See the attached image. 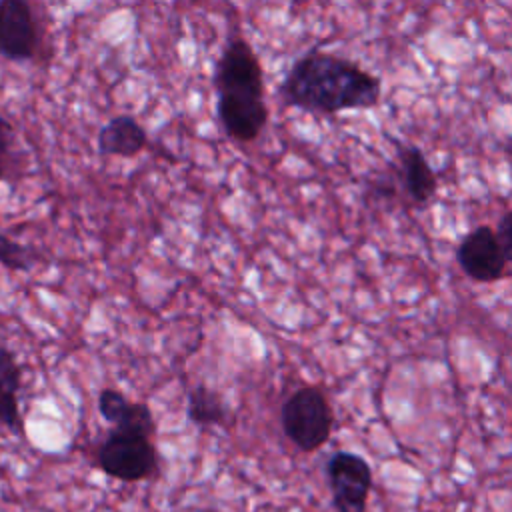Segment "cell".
I'll return each mask as SVG.
<instances>
[{
    "instance_id": "4fadbf2b",
    "label": "cell",
    "mask_w": 512,
    "mask_h": 512,
    "mask_svg": "<svg viewBox=\"0 0 512 512\" xmlns=\"http://www.w3.org/2000/svg\"><path fill=\"white\" fill-rule=\"evenodd\" d=\"M226 414H228L226 402L216 390L204 384H198L188 390L186 416L192 424H198V426L222 424L226 420Z\"/></svg>"
},
{
    "instance_id": "7a4b0ae2",
    "label": "cell",
    "mask_w": 512,
    "mask_h": 512,
    "mask_svg": "<svg viewBox=\"0 0 512 512\" xmlns=\"http://www.w3.org/2000/svg\"><path fill=\"white\" fill-rule=\"evenodd\" d=\"M280 422L286 438L302 452H316L332 432V408L318 386L298 388L282 406Z\"/></svg>"
},
{
    "instance_id": "ba28073f",
    "label": "cell",
    "mask_w": 512,
    "mask_h": 512,
    "mask_svg": "<svg viewBox=\"0 0 512 512\" xmlns=\"http://www.w3.org/2000/svg\"><path fill=\"white\" fill-rule=\"evenodd\" d=\"M216 112L224 130L240 142L254 140L268 120V108L262 96L220 94Z\"/></svg>"
},
{
    "instance_id": "7c38bea8",
    "label": "cell",
    "mask_w": 512,
    "mask_h": 512,
    "mask_svg": "<svg viewBox=\"0 0 512 512\" xmlns=\"http://www.w3.org/2000/svg\"><path fill=\"white\" fill-rule=\"evenodd\" d=\"M402 166H404V182L406 190L414 202L426 204L436 192V176L422 154L420 148L408 146L402 150Z\"/></svg>"
},
{
    "instance_id": "8fae6325",
    "label": "cell",
    "mask_w": 512,
    "mask_h": 512,
    "mask_svg": "<svg viewBox=\"0 0 512 512\" xmlns=\"http://www.w3.org/2000/svg\"><path fill=\"white\" fill-rule=\"evenodd\" d=\"M98 152L104 156H136L146 146V132L132 116H114L98 132Z\"/></svg>"
},
{
    "instance_id": "52a82bcc",
    "label": "cell",
    "mask_w": 512,
    "mask_h": 512,
    "mask_svg": "<svg viewBox=\"0 0 512 512\" xmlns=\"http://www.w3.org/2000/svg\"><path fill=\"white\" fill-rule=\"evenodd\" d=\"M38 26L28 0H0V56L10 62L34 60Z\"/></svg>"
},
{
    "instance_id": "3957f363",
    "label": "cell",
    "mask_w": 512,
    "mask_h": 512,
    "mask_svg": "<svg viewBox=\"0 0 512 512\" xmlns=\"http://www.w3.org/2000/svg\"><path fill=\"white\" fill-rule=\"evenodd\" d=\"M98 466L116 480L138 482L156 472V448L148 436L112 430L98 448Z\"/></svg>"
},
{
    "instance_id": "277c9868",
    "label": "cell",
    "mask_w": 512,
    "mask_h": 512,
    "mask_svg": "<svg viewBox=\"0 0 512 512\" xmlns=\"http://www.w3.org/2000/svg\"><path fill=\"white\" fill-rule=\"evenodd\" d=\"M332 506L336 512H366L372 468L356 452L338 450L326 464Z\"/></svg>"
},
{
    "instance_id": "30bf717a",
    "label": "cell",
    "mask_w": 512,
    "mask_h": 512,
    "mask_svg": "<svg viewBox=\"0 0 512 512\" xmlns=\"http://www.w3.org/2000/svg\"><path fill=\"white\" fill-rule=\"evenodd\" d=\"M22 386V370L8 346L0 342V424L16 436H24V420L18 408V390Z\"/></svg>"
},
{
    "instance_id": "9a60e30c",
    "label": "cell",
    "mask_w": 512,
    "mask_h": 512,
    "mask_svg": "<svg viewBox=\"0 0 512 512\" xmlns=\"http://www.w3.org/2000/svg\"><path fill=\"white\" fill-rule=\"evenodd\" d=\"M494 234H496V240H498L504 256L510 260L512 258V212L510 210L502 214L500 222L496 224Z\"/></svg>"
},
{
    "instance_id": "5b68a950",
    "label": "cell",
    "mask_w": 512,
    "mask_h": 512,
    "mask_svg": "<svg viewBox=\"0 0 512 512\" xmlns=\"http://www.w3.org/2000/svg\"><path fill=\"white\" fill-rule=\"evenodd\" d=\"M456 260L470 280L484 284L502 280L510 264L492 226H476L468 232L456 248Z\"/></svg>"
},
{
    "instance_id": "5bb4252c",
    "label": "cell",
    "mask_w": 512,
    "mask_h": 512,
    "mask_svg": "<svg viewBox=\"0 0 512 512\" xmlns=\"http://www.w3.org/2000/svg\"><path fill=\"white\" fill-rule=\"evenodd\" d=\"M34 262H36V256L28 246L0 234V264L2 266L10 268V270H28L34 266Z\"/></svg>"
},
{
    "instance_id": "9c48e42d",
    "label": "cell",
    "mask_w": 512,
    "mask_h": 512,
    "mask_svg": "<svg viewBox=\"0 0 512 512\" xmlns=\"http://www.w3.org/2000/svg\"><path fill=\"white\" fill-rule=\"evenodd\" d=\"M98 412L108 424H114V430L136 432L148 438L156 432L150 408L144 402L128 400L116 388H104L98 394Z\"/></svg>"
},
{
    "instance_id": "2e32d148",
    "label": "cell",
    "mask_w": 512,
    "mask_h": 512,
    "mask_svg": "<svg viewBox=\"0 0 512 512\" xmlns=\"http://www.w3.org/2000/svg\"><path fill=\"white\" fill-rule=\"evenodd\" d=\"M14 136H16L14 124L8 118L0 116V180H4V158L12 148Z\"/></svg>"
},
{
    "instance_id": "6da1fadb",
    "label": "cell",
    "mask_w": 512,
    "mask_h": 512,
    "mask_svg": "<svg viewBox=\"0 0 512 512\" xmlns=\"http://www.w3.org/2000/svg\"><path fill=\"white\" fill-rule=\"evenodd\" d=\"M280 92L296 108L334 114L372 108L380 98V80L348 60L310 52L292 64Z\"/></svg>"
},
{
    "instance_id": "8992f818",
    "label": "cell",
    "mask_w": 512,
    "mask_h": 512,
    "mask_svg": "<svg viewBox=\"0 0 512 512\" xmlns=\"http://www.w3.org/2000/svg\"><path fill=\"white\" fill-rule=\"evenodd\" d=\"M214 84L218 94L262 96V66L244 40H234L224 48L214 68Z\"/></svg>"
}]
</instances>
